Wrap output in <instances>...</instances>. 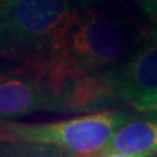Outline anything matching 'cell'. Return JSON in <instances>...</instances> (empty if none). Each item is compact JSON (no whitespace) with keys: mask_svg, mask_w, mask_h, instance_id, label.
I'll return each instance as SVG.
<instances>
[{"mask_svg":"<svg viewBox=\"0 0 157 157\" xmlns=\"http://www.w3.org/2000/svg\"><path fill=\"white\" fill-rule=\"evenodd\" d=\"M76 14L70 0H0V60L41 68L62 59Z\"/></svg>","mask_w":157,"mask_h":157,"instance_id":"6da1fadb","label":"cell"},{"mask_svg":"<svg viewBox=\"0 0 157 157\" xmlns=\"http://www.w3.org/2000/svg\"><path fill=\"white\" fill-rule=\"evenodd\" d=\"M148 36L149 29L127 12L94 7L76 14L62 59L84 72L104 75L124 62Z\"/></svg>","mask_w":157,"mask_h":157,"instance_id":"7a4b0ae2","label":"cell"},{"mask_svg":"<svg viewBox=\"0 0 157 157\" xmlns=\"http://www.w3.org/2000/svg\"><path fill=\"white\" fill-rule=\"evenodd\" d=\"M132 117L124 110H105L46 123L0 122V137L51 145L72 157H88L100 153Z\"/></svg>","mask_w":157,"mask_h":157,"instance_id":"3957f363","label":"cell"},{"mask_svg":"<svg viewBox=\"0 0 157 157\" xmlns=\"http://www.w3.org/2000/svg\"><path fill=\"white\" fill-rule=\"evenodd\" d=\"M45 94L47 113L85 115L110 110L118 101L100 75H92L64 59L36 68Z\"/></svg>","mask_w":157,"mask_h":157,"instance_id":"277c9868","label":"cell"},{"mask_svg":"<svg viewBox=\"0 0 157 157\" xmlns=\"http://www.w3.org/2000/svg\"><path fill=\"white\" fill-rule=\"evenodd\" d=\"M117 100L137 111L157 110V36H149L119 66L100 75Z\"/></svg>","mask_w":157,"mask_h":157,"instance_id":"5b68a950","label":"cell"},{"mask_svg":"<svg viewBox=\"0 0 157 157\" xmlns=\"http://www.w3.org/2000/svg\"><path fill=\"white\" fill-rule=\"evenodd\" d=\"M37 113H47L37 70L0 60V122H16Z\"/></svg>","mask_w":157,"mask_h":157,"instance_id":"8992f818","label":"cell"},{"mask_svg":"<svg viewBox=\"0 0 157 157\" xmlns=\"http://www.w3.org/2000/svg\"><path fill=\"white\" fill-rule=\"evenodd\" d=\"M100 153L157 156V110L134 115L114 132Z\"/></svg>","mask_w":157,"mask_h":157,"instance_id":"52a82bcc","label":"cell"},{"mask_svg":"<svg viewBox=\"0 0 157 157\" xmlns=\"http://www.w3.org/2000/svg\"><path fill=\"white\" fill-rule=\"evenodd\" d=\"M0 157H72L51 145L0 137Z\"/></svg>","mask_w":157,"mask_h":157,"instance_id":"ba28073f","label":"cell"},{"mask_svg":"<svg viewBox=\"0 0 157 157\" xmlns=\"http://www.w3.org/2000/svg\"><path fill=\"white\" fill-rule=\"evenodd\" d=\"M144 14L149 22V32L153 36H157V3L156 4H141Z\"/></svg>","mask_w":157,"mask_h":157,"instance_id":"9c48e42d","label":"cell"},{"mask_svg":"<svg viewBox=\"0 0 157 157\" xmlns=\"http://www.w3.org/2000/svg\"><path fill=\"white\" fill-rule=\"evenodd\" d=\"M88 157H134V156L114 155V153H110V155H102V153H97V155H93V156H88ZM135 157H152V156H135Z\"/></svg>","mask_w":157,"mask_h":157,"instance_id":"30bf717a","label":"cell"},{"mask_svg":"<svg viewBox=\"0 0 157 157\" xmlns=\"http://www.w3.org/2000/svg\"><path fill=\"white\" fill-rule=\"evenodd\" d=\"M140 4H156L157 0H137Z\"/></svg>","mask_w":157,"mask_h":157,"instance_id":"8fae6325","label":"cell"},{"mask_svg":"<svg viewBox=\"0 0 157 157\" xmlns=\"http://www.w3.org/2000/svg\"><path fill=\"white\" fill-rule=\"evenodd\" d=\"M81 2H86V3H94V2H102V0H81Z\"/></svg>","mask_w":157,"mask_h":157,"instance_id":"7c38bea8","label":"cell"},{"mask_svg":"<svg viewBox=\"0 0 157 157\" xmlns=\"http://www.w3.org/2000/svg\"><path fill=\"white\" fill-rule=\"evenodd\" d=\"M155 157H157V156H155Z\"/></svg>","mask_w":157,"mask_h":157,"instance_id":"4fadbf2b","label":"cell"}]
</instances>
